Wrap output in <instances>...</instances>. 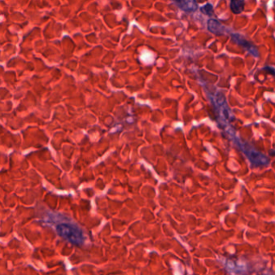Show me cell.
<instances>
[{
	"label": "cell",
	"mask_w": 275,
	"mask_h": 275,
	"mask_svg": "<svg viewBox=\"0 0 275 275\" xmlns=\"http://www.w3.org/2000/svg\"><path fill=\"white\" fill-rule=\"evenodd\" d=\"M57 233L61 238L77 246H80L84 243V235L82 229L75 224H58Z\"/></svg>",
	"instance_id": "obj_1"
},
{
	"label": "cell",
	"mask_w": 275,
	"mask_h": 275,
	"mask_svg": "<svg viewBox=\"0 0 275 275\" xmlns=\"http://www.w3.org/2000/svg\"><path fill=\"white\" fill-rule=\"evenodd\" d=\"M237 139V143L238 146L241 148L242 152L244 153V155L246 156L248 161L250 162L251 164L253 167H266L269 164V158L265 156L263 153H260L259 151L256 150L253 146H251L250 144L248 143L241 142L239 139Z\"/></svg>",
	"instance_id": "obj_2"
},
{
	"label": "cell",
	"mask_w": 275,
	"mask_h": 275,
	"mask_svg": "<svg viewBox=\"0 0 275 275\" xmlns=\"http://www.w3.org/2000/svg\"><path fill=\"white\" fill-rule=\"evenodd\" d=\"M215 110L218 116L221 118L224 124H229L232 120H234V116H233L229 105L227 103L226 99L224 94L218 91L215 94Z\"/></svg>",
	"instance_id": "obj_3"
},
{
	"label": "cell",
	"mask_w": 275,
	"mask_h": 275,
	"mask_svg": "<svg viewBox=\"0 0 275 275\" xmlns=\"http://www.w3.org/2000/svg\"><path fill=\"white\" fill-rule=\"evenodd\" d=\"M231 38H232L233 42L238 44L240 46H241L250 55L253 56L254 58H259V50L257 47L248 40H245V38L243 37L241 35L238 34H233L231 35Z\"/></svg>",
	"instance_id": "obj_4"
},
{
	"label": "cell",
	"mask_w": 275,
	"mask_h": 275,
	"mask_svg": "<svg viewBox=\"0 0 275 275\" xmlns=\"http://www.w3.org/2000/svg\"><path fill=\"white\" fill-rule=\"evenodd\" d=\"M207 29L208 31L217 36L226 35L227 29L221 25L218 20L211 19L207 21Z\"/></svg>",
	"instance_id": "obj_5"
},
{
	"label": "cell",
	"mask_w": 275,
	"mask_h": 275,
	"mask_svg": "<svg viewBox=\"0 0 275 275\" xmlns=\"http://www.w3.org/2000/svg\"><path fill=\"white\" fill-rule=\"evenodd\" d=\"M174 3L178 8L186 12H195L198 9L197 2L195 1H177Z\"/></svg>",
	"instance_id": "obj_6"
},
{
	"label": "cell",
	"mask_w": 275,
	"mask_h": 275,
	"mask_svg": "<svg viewBox=\"0 0 275 275\" xmlns=\"http://www.w3.org/2000/svg\"><path fill=\"white\" fill-rule=\"evenodd\" d=\"M244 5L245 2L243 0H233L230 2L231 11H233V13L239 15L244 11Z\"/></svg>",
	"instance_id": "obj_7"
},
{
	"label": "cell",
	"mask_w": 275,
	"mask_h": 275,
	"mask_svg": "<svg viewBox=\"0 0 275 275\" xmlns=\"http://www.w3.org/2000/svg\"><path fill=\"white\" fill-rule=\"evenodd\" d=\"M200 11L206 16H211L214 11V7L211 3H206L203 7H200Z\"/></svg>",
	"instance_id": "obj_8"
},
{
	"label": "cell",
	"mask_w": 275,
	"mask_h": 275,
	"mask_svg": "<svg viewBox=\"0 0 275 275\" xmlns=\"http://www.w3.org/2000/svg\"><path fill=\"white\" fill-rule=\"evenodd\" d=\"M263 70H266L267 73H270V74H272L273 76H275V69L272 67H266L263 68Z\"/></svg>",
	"instance_id": "obj_9"
},
{
	"label": "cell",
	"mask_w": 275,
	"mask_h": 275,
	"mask_svg": "<svg viewBox=\"0 0 275 275\" xmlns=\"http://www.w3.org/2000/svg\"><path fill=\"white\" fill-rule=\"evenodd\" d=\"M273 153V155H272V156H275V149H274V150L270 151V153Z\"/></svg>",
	"instance_id": "obj_10"
}]
</instances>
